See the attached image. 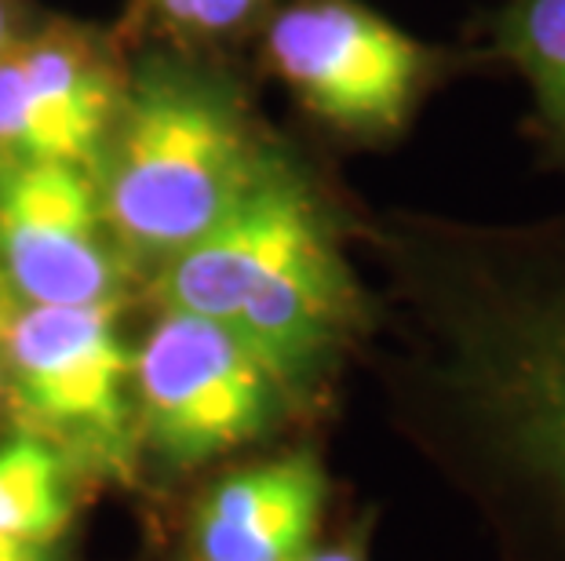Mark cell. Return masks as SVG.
Here are the masks:
<instances>
[{"label":"cell","instance_id":"obj_1","mask_svg":"<svg viewBox=\"0 0 565 561\" xmlns=\"http://www.w3.org/2000/svg\"><path fill=\"white\" fill-rule=\"evenodd\" d=\"M376 241L398 423L471 499L503 561H565V212L402 219Z\"/></svg>","mask_w":565,"mask_h":561},{"label":"cell","instance_id":"obj_2","mask_svg":"<svg viewBox=\"0 0 565 561\" xmlns=\"http://www.w3.org/2000/svg\"><path fill=\"white\" fill-rule=\"evenodd\" d=\"M150 289L161 310L234 328L292 409L318 398L372 325L340 223L288 153L212 234L161 262Z\"/></svg>","mask_w":565,"mask_h":561},{"label":"cell","instance_id":"obj_3","mask_svg":"<svg viewBox=\"0 0 565 561\" xmlns=\"http://www.w3.org/2000/svg\"><path fill=\"white\" fill-rule=\"evenodd\" d=\"M281 153L231 77L153 52L128 66L92 179L131 267L153 273L212 234Z\"/></svg>","mask_w":565,"mask_h":561},{"label":"cell","instance_id":"obj_4","mask_svg":"<svg viewBox=\"0 0 565 561\" xmlns=\"http://www.w3.org/2000/svg\"><path fill=\"white\" fill-rule=\"evenodd\" d=\"M0 390L15 427L33 431L103 482L139 474V416L121 306H15Z\"/></svg>","mask_w":565,"mask_h":561},{"label":"cell","instance_id":"obj_5","mask_svg":"<svg viewBox=\"0 0 565 561\" xmlns=\"http://www.w3.org/2000/svg\"><path fill=\"white\" fill-rule=\"evenodd\" d=\"M139 441L164 467H201L270 434L292 401L234 328L161 310L131 350Z\"/></svg>","mask_w":565,"mask_h":561},{"label":"cell","instance_id":"obj_6","mask_svg":"<svg viewBox=\"0 0 565 561\" xmlns=\"http://www.w3.org/2000/svg\"><path fill=\"white\" fill-rule=\"evenodd\" d=\"M263 55L296 103L335 131L387 139L435 80L438 52L358 0H292L267 22Z\"/></svg>","mask_w":565,"mask_h":561},{"label":"cell","instance_id":"obj_7","mask_svg":"<svg viewBox=\"0 0 565 561\" xmlns=\"http://www.w3.org/2000/svg\"><path fill=\"white\" fill-rule=\"evenodd\" d=\"M131 278L92 169L0 161V281L15 306H121Z\"/></svg>","mask_w":565,"mask_h":561},{"label":"cell","instance_id":"obj_8","mask_svg":"<svg viewBox=\"0 0 565 561\" xmlns=\"http://www.w3.org/2000/svg\"><path fill=\"white\" fill-rule=\"evenodd\" d=\"M128 63L81 22L26 26L0 52V161L92 169L121 103Z\"/></svg>","mask_w":565,"mask_h":561},{"label":"cell","instance_id":"obj_9","mask_svg":"<svg viewBox=\"0 0 565 561\" xmlns=\"http://www.w3.org/2000/svg\"><path fill=\"white\" fill-rule=\"evenodd\" d=\"M329 474L315 449L248 463L204 488L190 518L198 561H299L318 540Z\"/></svg>","mask_w":565,"mask_h":561},{"label":"cell","instance_id":"obj_10","mask_svg":"<svg viewBox=\"0 0 565 561\" xmlns=\"http://www.w3.org/2000/svg\"><path fill=\"white\" fill-rule=\"evenodd\" d=\"M77 471L52 441L15 427L0 441V532L58 543L74 521Z\"/></svg>","mask_w":565,"mask_h":561},{"label":"cell","instance_id":"obj_11","mask_svg":"<svg viewBox=\"0 0 565 561\" xmlns=\"http://www.w3.org/2000/svg\"><path fill=\"white\" fill-rule=\"evenodd\" d=\"M497 44L522 69L565 158V0H514L497 22Z\"/></svg>","mask_w":565,"mask_h":561},{"label":"cell","instance_id":"obj_12","mask_svg":"<svg viewBox=\"0 0 565 561\" xmlns=\"http://www.w3.org/2000/svg\"><path fill=\"white\" fill-rule=\"evenodd\" d=\"M168 30L194 41L231 37L245 30L267 0H142Z\"/></svg>","mask_w":565,"mask_h":561},{"label":"cell","instance_id":"obj_13","mask_svg":"<svg viewBox=\"0 0 565 561\" xmlns=\"http://www.w3.org/2000/svg\"><path fill=\"white\" fill-rule=\"evenodd\" d=\"M0 561H58L55 543H33L0 532Z\"/></svg>","mask_w":565,"mask_h":561},{"label":"cell","instance_id":"obj_14","mask_svg":"<svg viewBox=\"0 0 565 561\" xmlns=\"http://www.w3.org/2000/svg\"><path fill=\"white\" fill-rule=\"evenodd\" d=\"M299 561H369V551H365V525L354 536H347L343 543L318 547V551L310 547V551L299 558Z\"/></svg>","mask_w":565,"mask_h":561},{"label":"cell","instance_id":"obj_15","mask_svg":"<svg viewBox=\"0 0 565 561\" xmlns=\"http://www.w3.org/2000/svg\"><path fill=\"white\" fill-rule=\"evenodd\" d=\"M26 30L22 26V15H19V0H0V52Z\"/></svg>","mask_w":565,"mask_h":561},{"label":"cell","instance_id":"obj_16","mask_svg":"<svg viewBox=\"0 0 565 561\" xmlns=\"http://www.w3.org/2000/svg\"><path fill=\"white\" fill-rule=\"evenodd\" d=\"M11 310H15V300H11L8 289H4V281H0V373H4V339H8Z\"/></svg>","mask_w":565,"mask_h":561}]
</instances>
